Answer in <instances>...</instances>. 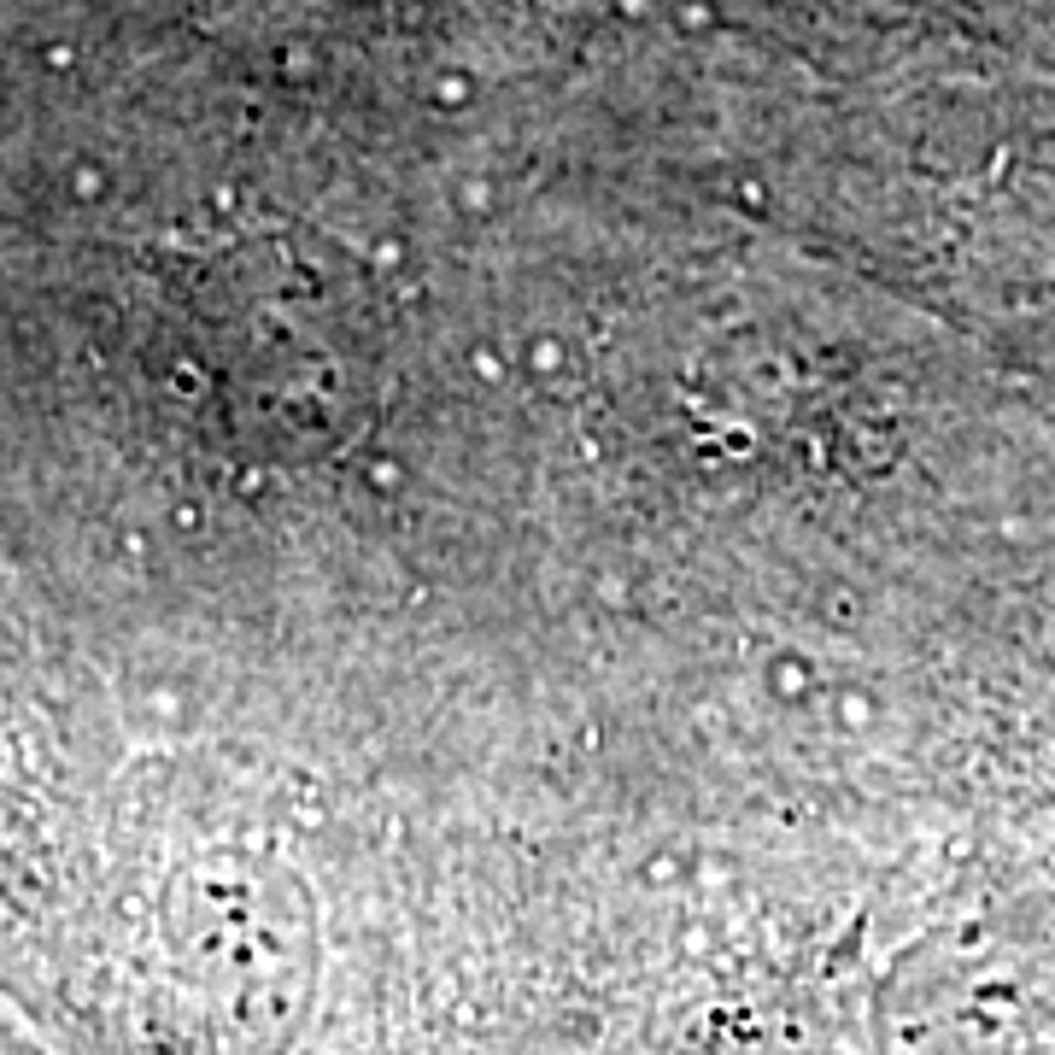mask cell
<instances>
[{
  "instance_id": "6da1fadb",
  "label": "cell",
  "mask_w": 1055,
  "mask_h": 1055,
  "mask_svg": "<svg viewBox=\"0 0 1055 1055\" xmlns=\"http://www.w3.org/2000/svg\"><path fill=\"white\" fill-rule=\"evenodd\" d=\"M0 1055H30V1049H24V1044H12L7 1032H0Z\"/></svg>"
}]
</instances>
